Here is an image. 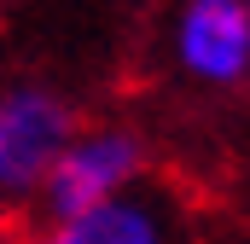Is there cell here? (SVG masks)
<instances>
[{
  "label": "cell",
  "instance_id": "obj_1",
  "mask_svg": "<svg viewBox=\"0 0 250 244\" xmlns=\"http://www.w3.org/2000/svg\"><path fill=\"white\" fill-rule=\"evenodd\" d=\"M76 99L47 76L0 81V215H23L41 203V186L76 134Z\"/></svg>",
  "mask_w": 250,
  "mask_h": 244
},
{
  "label": "cell",
  "instance_id": "obj_2",
  "mask_svg": "<svg viewBox=\"0 0 250 244\" xmlns=\"http://www.w3.org/2000/svg\"><path fill=\"white\" fill-rule=\"evenodd\" d=\"M151 181V140L134 122H76V134L64 140L59 163L41 186V215L64 221L99 203H117L128 192Z\"/></svg>",
  "mask_w": 250,
  "mask_h": 244
},
{
  "label": "cell",
  "instance_id": "obj_3",
  "mask_svg": "<svg viewBox=\"0 0 250 244\" xmlns=\"http://www.w3.org/2000/svg\"><path fill=\"white\" fill-rule=\"evenodd\" d=\"M163 64L192 93L250 87V6L245 0H169Z\"/></svg>",
  "mask_w": 250,
  "mask_h": 244
},
{
  "label": "cell",
  "instance_id": "obj_4",
  "mask_svg": "<svg viewBox=\"0 0 250 244\" xmlns=\"http://www.w3.org/2000/svg\"><path fill=\"white\" fill-rule=\"evenodd\" d=\"M35 244H181V209L163 192L140 186V192L117 198V203L47 221V233Z\"/></svg>",
  "mask_w": 250,
  "mask_h": 244
},
{
  "label": "cell",
  "instance_id": "obj_5",
  "mask_svg": "<svg viewBox=\"0 0 250 244\" xmlns=\"http://www.w3.org/2000/svg\"><path fill=\"white\" fill-rule=\"evenodd\" d=\"M245 6H250V0H245Z\"/></svg>",
  "mask_w": 250,
  "mask_h": 244
}]
</instances>
